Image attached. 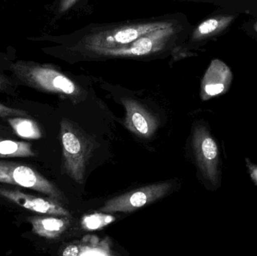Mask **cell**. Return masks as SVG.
<instances>
[{
  "label": "cell",
  "instance_id": "1",
  "mask_svg": "<svg viewBox=\"0 0 257 256\" xmlns=\"http://www.w3.org/2000/svg\"><path fill=\"white\" fill-rule=\"evenodd\" d=\"M18 84L30 88L65 96H76L78 87L64 74L49 66L18 60L6 67Z\"/></svg>",
  "mask_w": 257,
  "mask_h": 256
},
{
  "label": "cell",
  "instance_id": "2",
  "mask_svg": "<svg viewBox=\"0 0 257 256\" xmlns=\"http://www.w3.org/2000/svg\"><path fill=\"white\" fill-rule=\"evenodd\" d=\"M63 147V173L78 184H82L86 170L95 149V141L76 123L63 119L60 123Z\"/></svg>",
  "mask_w": 257,
  "mask_h": 256
},
{
  "label": "cell",
  "instance_id": "3",
  "mask_svg": "<svg viewBox=\"0 0 257 256\" xmlns=\"http://www.w3.org/2000/svg\"><path fill=\"white\" fill-rule=\"evenodd\" d=\"M0 183L36 190L61 203L65 201L63 192L54 183L29 165L0 160Z\"/></svg>",
  "mask_w": 257,
  "mask_h": 256
},
{
  "label": "cell",
  "instance_id": "4",
  "mask_svg": "<svg viewBox=\"0 0 257 256\" xmlns=\"http://www.w3.org/2000/svg\"><path fill=\"white\" fill-rule=\"evenodd\" d=\"M172 187L171 182H162L143 186L123 195L114 197L99 209L106 213L134 211L164 197Z\"/></svg>",
  "mask_w": 257,
  "mask_h": 256
},
{
  "label": "cell",
  "instance_id": "5",
  "mask_svg": "<svg viewBox=\"0 0 257 256\" xmlns=\"http://www.w3.org/2000/svg\"><path fill=\"white\" fill-rule=\"evenodd\" d=\"M172 27L170 23L154 22L127 26L117 30L98 33L89 39L87 45L93 50L128 45L139 38L160 29Z\"/></svg>",
  "mask_w": 257,
  "mask_h": 256
},
{
  "label": "cell",
  "instance_id": "6",
  "mask_svg": "<svg viewBox=\"0 0 257 256\" xmlns=\"http://www.w3.org/2000/svg\"><path fill=\"white\" fill-rule=\"evenodd\" d=\"M193 147L198 166L204 177L213 185L218 180V149L212 137L203 126H196L193 131Z\"/></svg>",
  "mask_w": 257,
  "mask_h": 256
},
{
  "label": "cell",
  "instance_id": "7",
  "mask_svg": "<svg viewBox=\"0 0 257 256\" xmlns=\"http://www.w3.org/2000/svg\"><path fill=\"white\" fill-rule=\"evenodd\" d=\"M0 195L27 210L42 214L71 217V213L60 201L25 193L17 189L0 188Z\"/></svg>",
  "mask_w": 257,
  "mask_h": 256
},
{
  "label": "cell",
  "instance_id": "8",
  "mask_svg": "<svg viewBox=\"0 0 257 256\" xmlns=\"http://www.w3.org/2000/svg\"><path fill=\"white\" fill-rule=\"evenodd\" d=\"M173 33L172 27L160 29L148 33L136 39L132 43L121 46L94 50L99 54L115 57H128V56H143L151 54L163 45L166 38Z\"/></svg>",
  "mask_w": 257,
  "mask_h": 256
},
{
  "label": "cell",
  "instance_id": "9",
  "mask_svg": "<svg viewBox=\"0 0 257 256\" xmlns=\"http://www.w3.org/2000/svg\"><path fill=\"white\" fill-rule=\"evenodd\" d=\"M126 109L124 124L139 138H150L159 126L158 120L141 104L131 99H122Z\"/></svg>",
  "mask_w": 257,
  "mask_h": 256
},
{
  "label": "cell",
  "instance_id": "10",
  "mask_svg": "<svg viewBox=\"0 0 257 256\" xmlns=\"http://www.w3.org/2000/svg\"><path fill=\"white\" fill-rule=\"evenodd\" d=\"M232 81V73L229 66L218 59L212 60L208 66L201 86V96L203 100L223 94L229 89Z\"/></svg>",
  "mask_w": 257,
  "mask_h": 256
},
{
  "label": "cell",
  "instance_id": "11",
  "mask_svg": "<svg viewBox=\"0 0 257 256\" xmlns=\"http://www.w3.org/2000/svg\"><path fill=\"white\" fill-rule=\"evenodd\" d=\"M32 231L39 237L56 239L61 236L69 226V217L62 216H32L29 218Z\"/></svg>",
  "mask_w": 257,
  "mask_h": 256
},
{
  "label": "cell",
  "instance_id": "12",
  "mask_svg": "<svg viewBox=\"0 0 257 256\" xmlns=\"http://www.w3.org/2000/svg\"><path fill=\"white\" fill-rule=\"evenodd\" d=\"M235 18L233 15H225L205 20L193 32V40H202L221 33L230 26Z\"/></svg>",
  "mask_w": 257,
  "mask_h": 256
},
{
  "label": "cell",
  "instance_id": "13",
  "mask_svg": "<svg viewBox=\"0 0 257 256\" xmlns=\"http://www.w3.org/2000/svg\"><path fill=\"white\" fill-rule=\"evenodd\" d=\"M36 156L30 143L0 138V159L34 157Z\"/></svg>",
  "mask_w": 257,
  "mask_h": 256
},
{
  "label": "cell",
  "instance_id": "14",
  "mask_svg": "<svg viewBox=\"0 0 257 256\" xmlns=\"http://www.w3.org/2000/svg\"><path fill=\"white\" fill-rule=\"evenodd\" d=\"M7 121L14 132L21 138L37 140L42 137L39 125L29 117H10L7 119Z\"/></svg>",
  "mask_w": 257,
  "mask_h": 256
},
{
  "label": "cell",
  "instance_id": "15",
  "mask_svg": "<svg viewBox=\"0 0 257 256\" xmlns=\"http://www.w3.org/2000/svg\"><path fill=\"white\" fill-rule=\"evenodd\" d=\"M84 239V245H78V255H111L110 242L108 239L99 241L97 237L90 236Z\"/></svg>",
  "mask_w": 257,
  "mask_h": 256
},
{
  "label": "cell",
  "instance_id": "16",
  "mask_svg": "<svg viewBox=\"0 0 257 256\" xmlns=\"http://www.w3.org/2000/svg\"><path fill=\"white\" fill-rule=\"evenodd\" d=\"M116 218L109 213H96L86 215L81 219V227L87 231L102 229L107 225L115 222Z\"/></svg>",
  "mask_w": 257,
  "mask_h": 256
},
{
  "label": "cell",
  "instance_id": "17",
  "mask_svg": "<svg viewBox=\"0 0 257 256\" xmlns=\"http://www.w3.org/2000/svg\"><path fill=\"white\" fill-rule=\"evenodd\" d=\"M3 69H6V67L4 69L0 67V93L14 94L18 84L12 76H9L5 73Z\"/></svg>",
  "mask_w": 257,
  "mask_h": 256
},
{
  "label": "cell",
  "instance_id": "18",
  "mask_svg": "<svg viewBox=\"0 0 257 256\" xmlns=\"http://www.w3.org/2000/svg\"><path fill=\"white\" fill-rule=\"evenodd\" d=\"M30 114L27 111L17 108H10L7 105L0 103V117L2 118H10L16 117H29Z\"/></svg>",
  "mask_w": 257,
  "mask_h": 256
},
{
  "label": "cell",
  "instance_id": "19",
  "mask_svg": "<svg viewBox=\"0 0 257 256\" xmlns=\"http://www.w3.org/2000/svg\"><path fill=\"white\" fill-rule=\"evenodd\" d=\"M78 0H60V4L58 6V10L60 13H64L66 11L69 10L72 7Z\"/></svg>",
  "mask_w": 257,
  "mask_h": 256
},
{
  "label": "cell",
  "instance_id": "20",
  "mask_svg": "<svg viewBox=\"0 0 257 256\" xmlns=\"http://www.w3.org/2000/svg\"><path fill=\"white\" fill-rule=\"evenodd\" d=\"M63 256H77L78 255V245H69L65 248L63 252H62Z\"/></svg>",
  "mask_w": 257,
  "mask_h": 256
},
{
  "label": "cell",
  "instance_id": "21",
  "mask_svg": "<svg viewBox=\"0 0 257 256\" xmlns=\"http://www.w3.org/2000/svg\"><path fill=\"white\" fill-rule=\"evenodd\" d=\"M251 176L253 180H256L257 182V168H253L251 170Z\"/></svg>",
  "mask_w": 257,
  "mask_h": 256
},
{
  "label": "cell",
  "instance_id": "22",
  "mask_svg": "<svg viewBox=\"0 0 257 256\" xmlns=\"http://www.w3.org/2000/svg\"><path fill=\"white\" fill-rule=\"evenodd\" d=\"M253 27H254L255 31L257 33V21L256 23H255L254 26H253Z\"/></svg>",
  "mask_w": 257,
  "mask_h": 256
},
{
  "label": "cell",
  "instance_id": "23",
  "mask_svg": "<svg viewBox=\"0 0 257 256\" xmlns=\"http://www.w3.org/2000/svg\"><path fill=\"white\" fill-rule=\"evenodd\" d=\"M3 1H7V0H3Z\"/></svg>",
  "mask_w": 257,
  "mask_h": 256
}]
</instances>
